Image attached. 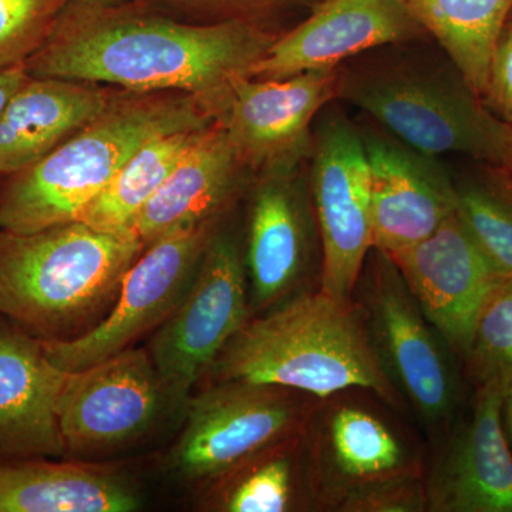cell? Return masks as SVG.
Instances as JSON below:
<instances>
[{"mask_svg": "<svg viewBox=\"0 0 512 512\" xmlns=\"http://www.w3.org/2000/svg\"><path fill=\"white\" fill-rule=\"evenodd\" d=\"M276 39L256 22H178L146 8L73 0L25 62L30 77L111 84L127 92H180L218 114Z\"/></svg>", "mask_w": 512, "mask_h": 512, "instance_id": "1", "label": "cell"}, {"mask_svg": "<svg viewBox=\"0 0 512 512\" xmlns=\"http://www.w3.org/2000/svg\"><path fill=\"white\" fill-rule=\"evenodd\" d=\"M174 8L194 13L212 22L225 20H248L258 22L265 13L284 8L299 0H165Z\"/></svg>", "mask_w": 512, "mask_h": 512, "instance_id": "30", "label": "cell"}, {"mask_svg": "<svg viewBox=\"0 0 512 512\" xmlns=\"http://www.w3.org/2000/svg\"><path fill=\"white\" fill-rule=\"evenodd\" d=\"M92 2L107 3V5H110V3H119V0H92Z\"/></svg>", "mask_w": 512, "mask_h": 512, "instance_id": "33", "label": "cell"}, {"mask_svg": "<svg viewBox=\"0 0 512 512\" xmlns=\"http://www.w3.org/2000/svg\"><path fill=\"white\" fill-rule=\"evenodd\" d=\"M28 79L29 74L26 73L25 64L0 69V117H2L10 99L15 96V93Z\"/></svg>", "mask_w": 512, "mask_h": 512, "instance_id": "31", "label": "cell"}, {"mask_svg": "<svg viewBox=\"0 0 512 512\" xmlns=\"http://www.w3.org/2000/svg\"><path fill=\"white\" fill-rule=\"evenodd\" d=\"M511 18H512V15H511Z\"/></svg>", "mask_w": 512, "mask_h": 512, "instance_id": "34", "label": "cell"}, {"mask_svg": "<svg viewBox=\"0 0 512 512\" xmlns=\"http://www.w3.org/2000/svg\"><path fill=\"white\" fill-rule=\"evenodd\" d=\"M212 124L161 134L147 141L77 221L103 231H126Z\"/></svg>", "mask_w": 512, "mask_h": 512, "instance_id": "24", "label": "cell"}, {"mask_svg": "<svg viewBox=\"0 0 512 512\" xmlns=\"http://www.w3.org/2000/svg\"><path fill=\"white\" fill-rule=\"evenodd\" d=\"M494 181L456 185V212L478 248L504 278L512 279V173Z\"/></svg>", "mask_w": 512, "mask_h": 512, "instance_id": "26", "label": "cell"}, {"mask_svg": "<svg viewBox=\"0 0 512 512\" xmlns=\"http://www.w3.org/2000/svg\"><path fill=\"white\" fill-rule=\"evenodd\" d=\"M306 396L274 384L211 382L188 399L168 467L187 484L217 483L258 454L301 436L311 416Z\"/></svg>", "mask_w": 512, "mask_h": 512, "instance_id": "7", "label": "cell"}, {"mask_svg": "<svg viewBox=\"0 0 512 512\" xmlns=\"http://www.w3.org/2000/svg\"><path fill=\"white\" fill-rule=\"evenodd\" d=\"M414 18L439 40L471 92L484 100L498 40L512 0H406Z\"/></svg>", "mask_w": 512, "mask_h": 512, "instance_id": "23", "label": "cell"}, {"mask_svg": "<svg viewBox=\"0 0 512 512\" xmlns=\"http://www.w3.org/2000/svg\"><path fill=\"white\" fill-rule=\"evenodd\" d=\"M387 256L424 316L463 359L478 316L504 276L478 248L457 212L429 238Z\"/></svg>", "mask_w": 512, "mask_h": 512, "instance_id": "14", "label": "cell"}, {"mask_svg": "<svg viewBox=\"0 0 512 512\" xmlns=\"http://www.w3.org/2000/svg\"><path fill=\"white\" fill-rule=\"evenodd\" d=\"M503 423L505 434L512 451V387L505 390L503 402Z\"/></svg>", "mask_w": 512, "mask_h": 512, "instance_id": "32", "label": "cell"}, {"mask_svg": "<svg viewBox=\"0 0 512 512\" xmlns=\"http://www.w3.org/2000/svg\"><path fill=\"white\" fill-rule=\"evenodd\" d=\"M114 93L101 84L29 76L0 117V175L49 156L92 123Z\"/></svg>", "mask_w": 512, "mask_h": 512, "instance_id": "20", "label": "cell"}, {"mask_svg": "<svg viewBox=\"0 0 512 512\" xmlns=\"http://www.w3.org/2000/svg\"><path fill=\"white\" fill-rule=\"evenodd\" d=\"M306 476L312 500L328 510H426L416 454L396 429L363 404L332 403L313 417Z\"/></svg>", "mask_w": 512, "mask_h": 512, "instance_id": "6", "label": "cell"}, {"mask_svg": "<svg viewBox=\"0 0 512 512\" xmlns=\"http://www.w3.org/2000/svg\"><path fill=\"white\" fill-rule=\"evenodd\" d=\"M312 208L322 244L320 289L353 299L373 249L365 137L346 121H326L313 147Z\"/></svg>", "mask_w": 512, "mask_h": 512, "instance_id": "12", "label": "cell"}, {"mask_svg": "<svg viewBox=\"0 0 512 512\" xmlns=\"http://www.w3.org/2000/svg\"><path fill=\"white\" fill-rule=\"evenodd\" d=\"M339 67L278 80L242 77L229 90L218 114L229 143L247 170L296 167L309 147L320 109L338 97Z\"/></svg>", "mask_w": 512, "mask_h": 512, "instance_id": "13", "label": "cell"}, {"mask_svg": "<svg viewBox=\"0 0 512 512\" xmlns=\"http://www.w3.org/2000/svg\"><path fill=\"white\" fill-rule=\"evenodd\" d=\"M245 170L224 128L215 121L138 212L128 231L147 247L175 229L221 220Z\"/></svg>", "mask_w": 512, "mask_h": 512, "instance_id": "22", "label": "cell"}, {"mask_svg": "<svg viewBox=\"0 0 512 512\" xmlns=\"http://www.w3.org/2000/svg\"><path fill=\"white\" fill-rule=\"evenodd\" d=\"M143 494L124 471L47 457L0 463V512H131Z\"/></svg>", "mask_w": 512, "mask_h": 512, "instance_id": "21", "label": "cell"}, {"mask_svg": "<svg viewBox=\"0 0 512 512\" xmlns=\"http://www.w3.org/2000/svg\"><path fill=\"white\" fill-rule=\"evenodd\" d=\"M301 436L284 441L235 468L212 487V507L225 512H288L299 510L308 495L298 470ZM311 493V491H309ZM312 498V497H311Z\"/></svg>", "mask_w": 512, "mask_h": 512, "instance_id": "25", "label": "cell"}, {"mask_svg": "<svg viewBox=\"0 0 512 512\" xmlns=\"http://www.w3.org/2000/svg\"><path fill=\"white\" fill-rule=\"evenodd\" d=\"M251 316L244 256L235 239L217 229L190 291L147 348L178 400L188 403L192 387Z\"/></svg>", "mask_w": 512, "mask_h": 512, "instance_id": "11", "label": "cell"}, {"mask_svg": "<svg viewBox=\"0 0 512 512\" xmlns=\"http://www.w3.org/2000/svg\"><path fill=\"white\" fill-rule=\"evenodd\" d=\"M312 211L295 167L268 171L256 185L244 256L252 316L285 301L301 284L312 254Z\"/></svg>", "mask_w": 512, "mask_h": 512, "instance_id": "17", "label": "cell"}, {"mask_svg": "<svg viewBox=\"0 0 512 512\" xmlns=\"http://www.w3.org/2000/svg\"><path fill=\"white\" fill-rule=\"evenodd\" d=\"M218 120L214 104L180 92L114 93L99 116L0 188V229L29 234L77 221L147 141Z\"/></svg>", "mask_w": 512, "mask_h": 512, "instance_id": "3", "label": "cell"}, {"mask_svg": "<svg viewBox=\"0 0 512 512\" xmlns=\"http://www.w3.org/2000/svg\"><path fill=\"white\" fill-rule=\"evenodd\" d=\"M476 387H512V279L504 278L478 316L470 346L463 357Z\"/></svg>", "mask_w": 512, "mask_h": 512, "instance_id": "27", "label": "cell"}, {"mask_svg": "<svg viewBox=\"0 0 512 512\" xmlns=\"http://www.w3.org/2000/svg\"><path fill=\"white\" fill-rule=\"evenodd\" d=\"M376 252L360 308L377 353L394 386L406 394L421 419L447 423L461 399L457 355L424 316L392 259Z\"/></svg>", "mask_w": 512, "mask_h": 512, "instance_id": "10", "label": "cell"}, {"mask_svg": "<svg viewBox=\"0 0 512 512\" xmlns=\"http://www.w3.org/2000/svg\"><path fill=\"white\" fill-rule=\"evenodd\" d=\"M218 222L175 229L147 245L124 275L109 315L80 338L43 340L47 356L64 372H77L156 332L190 291Z\"/></svg>", "mask_w": 512, "mask_h": 512, "instance_id": "9", "label": "cell"}, {"mask_svg": "<svg viewBox=\"0 0 512 512\" xmlns=\"http://www.w3.org/2000/svg\"><path fill=\"white\" fill-rule=\"evenodd\" d=\"M483 101L498 119L512 127V18L498 40Z\"/></svg>", "mask_w": 512, "mask_h": 512, "instance_id": "29", "label": "cell"}, {"mask_svg": "<svg viewBox=\"0 0 512 512\" xmlns=\"http://www.w3.org/2000/svg\"><path fill=\"white\" fill-rule=\"evenodd\" d=\"M423 32L406 0H326L301 25L276 37L249 77L278 80L336 69L366 50L407 42Z\"/></svg>", "mask_w": 512, "mask_h": 512, "instance_id": "16", "label": "cell"}, {"mask_svg": "<svg viewBox=\"0 0 512 512\" xmlns=\"http://www.w3.org/2000/svg\"><path fill=\"white\" fill-rule=\"evenodd\" d=\"M504 389L477 387L470 416L448 434L424 478L426 510L512 512V451L503 423Z\"/></svg>", "mask_w": 512, "mask_h": 512, "instance_id": "15", "label": "cell"}, {"mask_svg": "<svg viewBox=\"0 0 512 512\" xmlns=\"http://www.w3.org/2000/svg\"><path fill=\"white\" fill-rule=\"evenodd\" d=\"M338 97L423 156L464 154L512 173V127L458 79L412 67L342 72Z\"/></svg>", "mask_w": 512, "mask_h": 512, "instance_id": "5", "label": "cell"}, {"mask_svg": "<svg viewBox=\"0 0 512 512\" xmlns=\"http://www.w3.org/2000/svg\"><path fill=\"white\" fill-rule=\"evenodd\" d=\"M66 377L42 339L0 315V463L64 456L57 400Z\"/></svg>", "mask_w": 512, "mask_h": 512, "instance_id": "19", "label": "cell"}, {"mask_svg": "<svg viewBox=\"0 0 512 512\" xmlns=\"http://www.w3.org/2000/svg\"><path fill=\"white\" fill-rule=\"evenodd\" d=\"M171 393L147 348L131 346L77 372H67L57 400L64 456L90 460L133 446L151 433Z\"/></svg>", "mask_w": 512, "mask_h": 512, "instance_id": "8", "label": "cell"}, {"mask_svg": "<svg viewBox=\"0 0 512 512\" xmlns=\"http://www.w3.org/2000/svg\"><path fill=\"white\" fill-rule=\"evenodd\" d=\"M207 375L211 382L274 384L318 400L369 390L384 402H400L362 308L322 289L251 316Z\"/></svg>", "mask_w": 512, "mask_h": 512, "instance_id": "2", "label": "cell"}, {"mask_svg": "<svg viewBox=\"0 0 512 512\" xmlns=\"http://www.w3.org/2000/svg\"><path fill=\"white\" fill-rule=\"evenodd\" d=\"M370 171L373 249L413 247L456 212L457 187L433 158L379 137L365 138Z\"/></svg>", "mask_w": 512, "mask_h": 512, "instance_id": "18", "label": "cell"}, {"mask_svg": "<svg viewBox=\"0 0 512 512\" xmlns=\"http://www.w3.org/2000/svg\"><path fill=\"white\" fill-rule=\"evenodd\" d=\"M144 248L128 229L82 221L29 234L0 229V315L47 342L80 338L109 315Z\"/></svg>", "mask_w": 512, "mask_h": 512, "instance_id": "4", "label": "cell"}, {"mask_svg": "<svg viewBox=\"0 0 512 512\" xmlns=\"http://www.w3.org/2000/svg\"><path fill=\"white\" fill-rule=\"evenodd\" d=\"M73 0H0V69L25 64Z\"/></svg>", "mask_w": 512, "mask_h": 512, "instance_id": "28", "label": "cell"}]
</instances>
